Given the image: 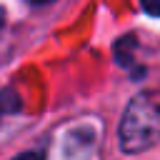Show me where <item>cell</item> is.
I'll list each match as a JSON object with an SVG mask.
<instances>
[{
	"label": "cell",
	"mask_w": 160,
	"mask_h": 160,
	"mask_svg": "<svg viewBox=\"0 0 160 160\" xmlns=\"http://www.w3.org/2000/svg\"><path fill=\"white\" fill-rule=\"evenodd\" d=\"M140 5L148 15H160V0H140Z\"/></svg>",
	"instance_id": "3"
},
{
	"label": "cell",
	"mask_w": 160,
	"mask_h": 160,
	"mask_svg": "<svg viewBox=\"0 0 160 160\" xmlns=\"http://www.w3.org/2000/svg\"><path fill=\"white\" fill-rule=\"evenodd\" d=\"M2 22H5V10L0 8V28H2Z\"/></svg>",
	"instance_id": "5"
},
{
	"label": "cell",
	"mask_w": 160,
	"mask_h": 160,
	"mask_svg": "<svg viewBox=\"0 0 160 160\" xmlns=\"http://www.w3.org/2000/svg\"><path fill=\"white\" fill-rule=\"evenodd\" d=\"M30 2H50V0H30Z\"/></svg>",
	"instance_id": "6"
},
{
	"label": "cell",
	"mask_w": 160,
	"mask_h": 160,
	"mask_svg": "<svg viewBox=\"0 0 160 160\" xmlns=\"http://www.w3.org/2000/svg\"><path fill=\"white\" fill-rule=\"evenodd\" d=\"M12 160H42V155L35 152V150H30V152H22V155H18V158H12Z\"/></svg>",
	"instance_id": "4"
},
{
	"label": "cell",
	"mask_w": 160,
	"mask_h": 160,
	"mask_svg": "<svg viewBox=\"0 0 160 160\" xmlns=\"http://www.w3.org/2000/svg\"><path fill=\"white\" fill-rule=\"evenodd\" d=\"M118 140L125 152L148 150L160 140V98L155 92H140L132 98L120 120Z\"/></svg>",
	"instance_id": "1"
},
{
	"label": "cell",
	"mask_w": 160,
	"mask_h": 160,
	"mask_svg": "<svg viewBox=\"0 0 160 160\" xmlns=\"http://www.w3.org/2000/svg\"><path fill=\"white\" fill-rule=\"evenodd\" d=\"M20 105L22 102L12 90H0V112H18Z\"/></svg>",
	"instance_id": "2"
}]
</instances>
